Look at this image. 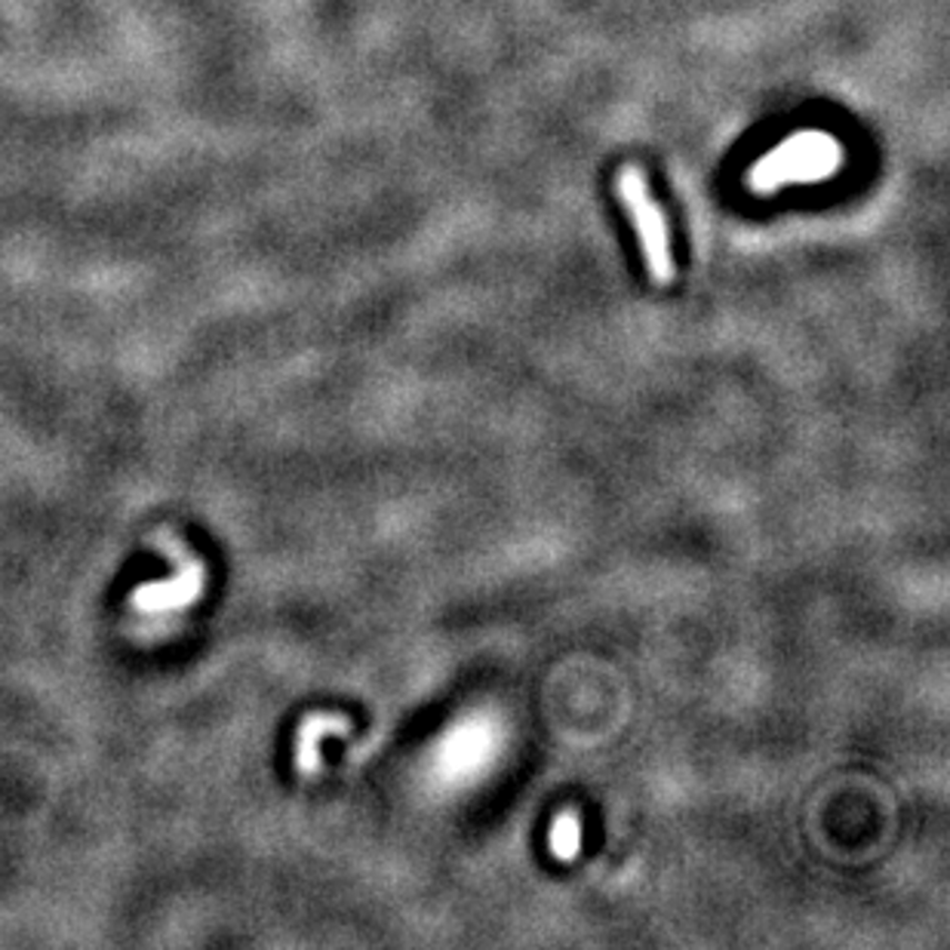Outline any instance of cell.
<instances>
[{"mask_svg":"<svg viewBox=\"0 0 950 950\" xmlns=\"http://www.w3.org/2000/svg\"><path fill=\"white\" fill-rule=\"evenodd\" d=\"M840 163H843V146L831 132L800 130L757 160L744 176V186L753 194L769 198L788 186L821 182L840 170Z\"/></svg>","mask_w":950,"mask_h":950,"instance_id":"cell-1","label":"cell"},{"mask_svg":"<svg viewBox=\"0 0 950 950\" xmlns=\"http://www.w3.org/2000/svg\"><path fill=\"white\" fill-rule=\"evenodd\" d=\"M158 544L170 554L172 576L170 579H158L151 584H142L130 594L127 612L130 619L139 624H151V628H163L167 621L176 616H182L194 607L207 588V569L198 557L186 551V544L172 539L170 532H160Z\"/></svg>","mask_w":950,"mask_h":950,"instance_id":"cell-2","label":"cell"},{"mask_svg":"<svg viewBox=\"0 0 950 950\" xmlns=\"http://www.w3.org/2000/svg\"><path fill=\"white\" fill-rule=\"evenodd\" d=\"M616 194H619L621 207L631 216L637 238H640V250L647 259V271L656 287H671L677 278L671 252V231L664 222V212L649 191L647 172L633 163H624L616 176Z\"/></svg>","mask_w":950,"mask_h":950,"instance_id":"cell-3","label":"cell"},{"mask_svg":"<svg viewBox=\"0 0 950 950\" xmlns=\"http://www.w3.org/2000/svg\"><path fill=\"white\" fill-rule=\"evenodd\" d=\"M348 720L342 717H330V713H314L308 717L299 729V739H296V769L302 776H314L320 769V739L323 736H344L348 732Z\"/></svg>","mask_w":950,"mask_h":950,"instance_id":"cell-4","label":"cell"},{"mask_svg":"<svg viewBox=\"0 0 950 950\" xmlns=\"http://www.w3.org/2000/svg\"><path fill=\"white\" fill-rule=\"evenodd\" d=\"M581 849V819L579 812H560L551 828V856L560 861H572Z\"/></svg>","mask_w":950,"mask_h":950,"instance_id":"cell-5","label":"cell"}]
</instances>
